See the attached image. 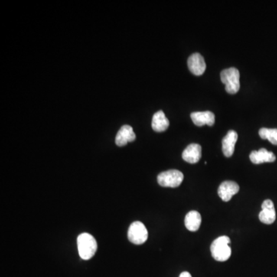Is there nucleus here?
Returning a JSON list of instances; mask_svg holds the SVG:
<instances>
[{"mask_svg": "<svg viewBox=\"0 0 277 277\" xmlns=\"http://www.w3.org/2000/svg\"><path fill=\"white\" fill-rule=\"evenodd\" d=\"M78 250L80 257L84 260L92 258L97 250V242L92 235L84 233L77 238Z\"/></svg>", "mask_w": 277, "mask_h": 277, "instance_id": "nucleus-1", "label": "nucleus"}, {"mask_svg": "<svg viewBox=\"0 0 277 277\" xmlns=\"http://www.w3.org/2000/svg\"><path fill=\"white\" fill-rule=\"evenodd\" d=\"M229 243L230 239L226 236H219L213 241L210 250L212 256L216 261L224 262L229 259L232 252Z\"/></svg>", "mask_w": 277, "mask_h": 277, "instance_id": "nucleus-2", "label": "nucleus"}, {"mask_svg": "<svg viewBox=\"0 0 277 277\" xmlns=\"http://www.w3.org/2000/svg\"><path fill=\"white\" fill-rule=\"evenodd\" d=\"M239 70L234 67L224 69L220 73L222 83L226 86L225 89L229 94H236L239 90Z\"/></svg>", "mask_w": 277, "mask_h": 277, "instance_id": "nucleus-3", "label": "nucleus"}, {"mask_svg": "<svg viewBox=\"0 0 277 277\" xmlns=\"http://www.w3.org/2000/svg\"><path fill=\"white\" fill-rule=\"evenodd\" d=\"M184 176L182 172L177 170H170L160 173L157 181L161 187L176 188L183 183Z\"/></svg>", "mask_w": 277, "mask_h": 277, "instance_id": "nucleus-4", "label": "nucleus"}, {"mask_svg": "<svg viewBox=\"0 0 277 277\" xmlns=\"http://www.w3.org/2000/svg\"><path fill=\"white\" fill-rule=\"evenodd\" d=\"M128 239L133 244H144L148 239V231L145 225L140 221L132 223L128 230Z\"/></svg>", "mask_w": 277, "mask_h": 277, "instance_id": "nucleus-5", "label": "nucleus"}, {"mask_svg": "<svg viewBox=\"0 0 277 277\" xmlns=\"http://www.w3.org/2000/svg\"><path fill=\"white\" fill-rule=\"evenodd\" d=\"M188 68L195 76H201L206 70V65L204 58L200 53H195L187 60Z\"/></svg>", "mask_w": 277, "mask_h": 277, "instance_id": "nucleus-6", "label": "nucleus"}, {"mask_svg": "<svg viewBox=\"0 0 277 277\" xmlns=\"http://www.w3.org/2000/svg\"><path fill=\"white\" fill-rule=\"evenodd\" d=\"M239 191V185L233 181H225L218 189V195L224 202H228Z\"/></svg>", "mask_w": 277, "mask_h": 277, "instance_id": "nucleus-7", "label": "nucleus"}, {"mask_svg": "<svg viewBox=\"0 0 277 277\" xmlns=\"http://www.w3.org/2000/svg\"><path fill=\"white\" fill-rule=\"evenodd\" d=\"M135 140V134L132 126L124 125L118 131L115 136V144L118 147H124L128 143L133 142Z\"/></svg>", "mask_w": 277, "mask_h": 277, "instance_id": "nucleus-8", "label": "nucleus"}, {"mask_svg": "<svg viewBox=\"0 0 277 277\" xmlns=\"http://www.w3.org/2000/svg\"><path fill=\"white\" fill-rule=\"evenodd\" d=\"M259 220L265 224H272L275 220V210L273 203L266 200L262 203V211L259 214Z\"/></svg>", "mask_w": 277, "mask_h": 277, "instance_id": "nucleus-9", "label": "nucleus"}, {"mask_svg": "<svg viewBox=\"0 0 277 277\" xmlns=\"http://www.w3.org/2000/svg\"><path fill=\"white\" fill-rule=\"evenodd\" d=\"M202 157V147L199 144H192L189 145L182 154V157L189 164H194L200 161Z\"/></svg>", "mask_w": 277, "mask_h": 277, "instance_id": "nucleus-10", "label": "nucleus"}, {"mask_svg": "<svg viewBox=\"0 0 277 277\" xmlns=\"http://www.w3.org/2000/svg\"><path fill=\"white\" fill-rule=\"evenodd\" d=\"M190 116L193 123L197 126H203L204 125L212 126L215 123L214 113L210 111L192 112Z\"/></svg>", "mask_w": 277, "mask_h": 277, "instance_id": "nucleus-11", "label": "nucleus"}, {"mask_svg": "<svg viewBox=\"0 0 277 277\" xmlns=\"http://www.w3.org/2000/svg\"><path fill=\"white\" fill-rule=\"evenodd\" d=\"M238 140V134L236 131L229 130L226 136L223 138L222 142L223 153L226 157H230L233 155L235 150V145Z\"/></svg>", "mask_w": 277, "mask_h": 277, "instance_id": "nucleus-12", "label": "nucleus"}, {"mask_svg": "<svg viewBox=\"0 0 277 277\" xmlns=\"http://www.w3.org/2000/svg\"><path fill=\"white\" fill-rule=\"evenodd\" d=\"M251 162L254 164H261L263 163H272L275 161V156L273 153L269 152L267 150L262 148L258 151H252L249 155Z\"/></svg>", "mask_w": 277, "mask_h": 277, "instance_id": "nucleus-13", "label": "nucleus"}, {"mask_svg": "<svg viewBox=\"0 0 277 277\" xmlns=\"http://www.w3.org/2000/svg\"><path fill=\"white\" fill-rule=\"evenodd\" d=\"M170 121L166 116L165 113L160 110L154 115L152 120V128L157 132H164L168 129Z\"/></svg>", "mask_w": 277, "mask_h": 277, "instance_id": "nucleus-14", "label": "nucleus"}, {"mask_svg": "<svg viewBox=\"0 0 277 277\" xmlns=\"http://www.w3.org/2000/svg\"><path fill=\"white\" fill-rule=\"evenodd\" d=\"M202 223L201 215L197 211H190L185 217V226L188 230L196 232L200 229Z\"/></svg>", "mask_w": 277, "mask_h": 277, "instance_id": "nucleus-15", "label": "nucleus"}, {"mask_svg": "<svg viewBox=\"0 0 277 277\" xmlns=\"http://www.w3.org/2000/svg\"><path fill=\"white\" fill-rule=\"evenodd\" d=\"M259 135L262 140H267L273 145H277V129L262 128L259 129Z\"/></svg>", "mask_w": 277, "mask_h": 277, "instance_id": "nucleus-16", "label": "nucleus"}, {"mask_svg": "<svg viewBox=\"0 0 277 277\" xmlns=\"http://www.w3.org/2000/svg\"><path fill=\"white\" fill-rule=\"evenodd\" d=\"M180 277H192L191 274L188 272H183L180 274Z\"/></svg>", "mask_w": 277, "mask_h": 277, "instance_id": "nucleus-17", "label": "nucleus"}]
</instances>
